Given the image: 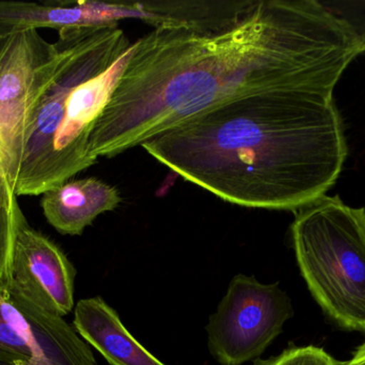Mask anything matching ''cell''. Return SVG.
I'll list each match as a JSON object with an SVG mask.
<instances>
[{"instance_id": "10", "label": "cell", "mask_w": 365, "mask_h": 365, "mask_svg": "<svg viewBox=\"0 0 365 365\" xmlns=\"http://www.w3.org/2000/svg\"><path fill=\"white\" fill-rule=\"evenodd\" d=\"M74 328L111 365H166L137 342L102 298L78 301Z\"/></svg>"}, {"instance_id": "7", "label": "cell", "mask_w": 365, "mask_h": 365, "mask_svg": "<svg viewBox=\"0 0 365 365\" xmlns=\"http://www.w3.org/2000/svg\"><path fill=\"white\" fill-rule=\"evenodd\" d=\"M0 359L13 365H98L63 317L38 308L8 283L0 285Z\"/></svg>"}, {"instance_id": "1", "label": "cell", "mask_w": 365, "mask_h": 365, "mask_svg": "<svg viewBox=\"0 0 365 365\" xmlns=\"http://www.w3.org/2000/svg\"><path fill=\"white\" fill-rule=\"evenodd\" d=\"M90 151L113 158L210 107L253 94L334 96L359 39L321 0L189 1L134 42Z\"/></svg>"}, {"instance_id": "2", "label": "cell", "mask_w": 365, "mask_h": 365, "mask_svg": "<svg viewBox=\"0 0 365 365\" xmlns=\"http://www.w3.org/2000/svg\"><path fill=\"white\" fill-rule=\"evenodd\" d=\"M141 146L222 201L293 212L327 195L349 154L334 96L307 91L230 100Z\"/></svg>"}, {"instance_id": "5", "label": "cell", "mask_w": 365, "mask_h": 365, "mask_svg": "<svg viewBox=\"0 0 365 365\" xmlns=\"http://www.w3.org/2000/svg\"><path fill=\"white\" fill-rule=\"evenodd\" d=\"M58 49L38 30L0 39V164L14 191L34 107L55 72Z\"/></svg>"}, {"instance_id": "9", "label": "cell", "mask_w": 365, "mask_h": 365, "mask_svg": "<svg viewBox=\"0 0 365 365\" xmlns=\"http://www.w3.org/2000/svg\"><path fill=\"white\" fill-rule=\"evenodd\" d=\"M42 195L45 218L62 235H81L100 214L121 203L117 189L96 178L66 181Z\"/></svg>"}, {"instance_id": "6", "label": "cell", "mask_w": 365, "mask_h": 365, "mask_svg": "<svg viewBox=\"0 0 365 365\" xmlns=\"http://www.w3.org/2000/svg\"><path fill=\"white\" fill-rule=\"evenodd\" d=\"M294 316L291 299L276 284L237 274L210 315L206 331L210 355L221 365H242L259 358Z\"/></svg>"}, {"instance_id": "8", "label": "cell", "mask_w": 365, "mask_h": 365, "mask_svg": "<svg viewBox=\"0 0 365 365\" xmlns=\"http://www.w3.org/2000/svg\"><path fill=\"white\" fill-rule=\"evenodd\" d=\"M75 276L61 249L32 229L21 212L6 283L38 308L63 317L74 306Z\"/></svg>"}, {"instance_id": "15", "label": "cell", "mask_w": 365, "mask_h": 365, "mask_svg": "<svg viewBox=\"0 0 365 365\" xmlns=\"http://www.w3.org/2000/svg\"><path fill=\"white\" fill-rule=\"evenodd\" d=\"M0 365H13L11 364H9V362L4 361V360L0 359Z\"/></svg>"}, {"instance_id": "4", "label": "cell", "mask_w": 365, "mask_h": 365, "mask_svg": "<svg viewBox=\"0 0 365 365\" xmlns=\"http://www.w3.org/2000/svg\"><path fill=\"white\" fill-rule=\"evenodd\" d=\"M291 236L322 310L339 327L365 332V208L326 195L295 212Z\"/></svg>"}, {"instance_id": "14", "label": "cell", "mask_w": 365, "mask_h": 365, "mask_svg": "<svg viewBox=\"0 0 365 365\" xmlns=\"http://www.w3.org/2000/svg\"><path fill=\"white\" fill-rule=\"evenodd\" d=\"M339 365H365V343L358 347L354 353L353 358L349 361H339Z\"/></svg>"}, {"instance_id": "11", "label": "cell", "mask_w": 365, "mask_h": 365, "mask_svg": "<svg viewBox=\"0 0 365 365\" xmlns=\"http://www.w3.org/2000/svg\"><path fill=\"white\" fill-rule=\"evenodd\" d=\"M21 210L0 164V285L8 281L17 219Z\"/></svg>"}, {"instance_id": "3", "label": "cell", "mask_w": 365, "mask_h": 365, "mask_svg": "<svg viewBox=\"0 0 365 365\" xmlns=\"http://www.w3.org/2000/svg\"><path fill=\"white\" fill-rule=\"evenodd\" d=\"M119 26L60 30L57 66L34 107L16 196L43 194L98 160L90 139L135 49Z\"/></svg>"}, {"instance_id": "13", "label": "cell", "mask_w": 365, "mask_h": 365, "mask_svg": "<svg viewBox=\"0 0 365 365\" xmlns=\"http://www.w3.org/2000/svg\"><path fill=\"white\" fill-rule=\"evenodd\" d=\"M322 4L345 21L359 39L365 55V0H321Z\"/></svg>"}, {"instance_id": "12", "label": "cell", "mask_w": 365, "mask_h": 365, "mask_svg": "<svg viewBox=\"0 0 365 365\" xmlns=\"http://www.w3.org/2000/svg\"><path fill=\"white\" fill-rule=\"evenodd\" d=\"M253 365H339V361L319 347L294 346L276 357L257 359Z\"/></svg>"}]
</instances>
